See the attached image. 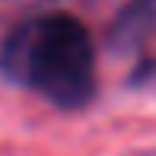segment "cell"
Returning a JSON list of instances; mask_svg holds the SVG:
<instances>
[{
	"label": "cell",
	"instance_id": "6da1fadb",
	"mask_svg": "<svg viewBox=\"0 0 156 156\" xmlns=\"http://www.w3.org/2000/svg\"><path fill=\"white\" fill-rule=\"evenodd\" d=\"M3 70L61 108H80L96 89V51L86 26L48 13L19 26L3 45Z\"/></svg>",
	"mask_w": 156,
	"mask_h": 156
}]
</instances>
